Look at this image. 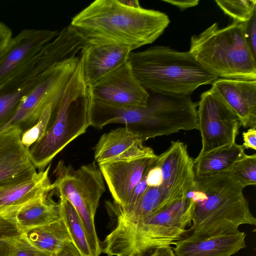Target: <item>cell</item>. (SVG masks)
Listing matches in <instances>:
<instances>
[{"instance_id":"6da1fadb","label":"cell","mask_w":256,"mask_h":256,"mask_svg":"<svg viewBox=\"0 0 256 256\" xmlns=\"http://www.w3.org/2000/svg\"><path fill=\"white\" fill-rule=\"evenodd\" d=\"M170 23L161 12L134 8L122 0H96L70 22L88 44H113L132 51L156 40Z\"/></svg>"},{"instance_id":"7a4b0ae2","label":"cell","mask_w":256,"mask_h":256,"mask_svg":"<svg viewBox=\"0 0 256 256\" xmlns=\"http://www.w3.org/2000/svg\"><path fill=\"white\" fill-rule=\"evenodd\" d=\"M244 188L228 172L196 177L187 194L194 202L192 236H209L240 232V225L256 226V220L243 194Z\"/></svg>"},{"instance_id":"3957f363","label":"cell","mask_w":256,"mask_h":256,"mask_svg":"<svg viewBox=\"0 0 256 256\" xmlns=\"http://www.w3.org/2000/svg\"><path fill=\"white\" fill-rule=\"evenodd\" d=\"M194 202L187 196L134 223L116 222L102 242L108 256H146L154 249L170 246L191 226Z\"/></svg>"},{"instance_id":"277c9868","label":"cell","mask_w":256,"mask_h":256,"mask_svg":"<svg viewBox=\"0 0 256 256\" xmlns=\"http://www.w3.org/2000/svg\"><path fill=\"white\" fill-rule=\"evenodd\" d=\"M128 60L142 86L152 92L190 96L199 86L212 84L218 78L189 51L178 52L165 46L132 52Z\"/></svg>"},{"instance_id":"5b68a950","label":"cell","mask_w":256,"mask_h":256,"mask_svg":"<svg viewBox=\"0 0 256 256\" xmlns=\"http://www.w3.org/2000/svg\"><path fill=\"white\" fill-rule=\"evenodd\" d=\"M80 59L60 99L53 106L50 121L42 136L28 149L36 168L43 170L68 144L90 126L92 101Z\"/></svg>"},{"instance_id":"8992f818","label":"cell","mask_w":256,"mask_h":256,"mask_svg":"<svg viewBox=\"0 0 256 256\" xmlns=\"http://www.w3.org/2000/svg\"><path fill=\"white\" fill-rule=\"evenodd\" d=\"M244 23L233 20L222 28L214 23L191 37L189 52L218 78L256 80V58L246 42Z\"/></svg>"},{"instance_id":"52a82bcc","label":"cell","mask_w":256,"mask_h":256,"mask_svg":"<svg viewBox=\"0 0 256 256\" xmlns=\"http://www.w3.org/2000/svg\"><path fill=\"white\" fill-rule=\"evenodd\" d=\"M54 174L53 190L74 207L83 224L92 256H100L102 246L96 232L94 217L105 185L99 168L93 162L74 170L60 160Z\"/></svg>"},{"instance_id":"ba28073f","label":"cell","mask_w":256,"mask_h":256,"mask_svg":"<svg viewBox=\"0 0 256 256\" xmlns=\"http://www.w3.org/2000/svg\"><path fill=\"white\" fill-rule=\"evenodd\" d=\"M80 59V54L72 56L44 71L24 98L12 118L2 128L18 127L23 132L32 127L43 112L62 97Z\"/></svg>"},{"instance_id":"9c48e42d","label":"cell","mask_w":256,"mask_h":256,"mask_svg":"<svg viewBox=\"0 0 256 256\" xmlns=\"http://www.w3.org/2000/svg\"><path fill=\"white\" fill-rule=\"evenodd\" d=\"M198 106L202 146L198 154L236 142L240 120L216 92L210 88L202 93Z\"/></svg>"},{"instance_id":"30bf717a","label":"cell","mask_w":256,"mask_h":256,"mask_svg":"<svg viewBox=\"0 0 256 256\" xmlns=\"http://www.w3.org/2000/svg\"><path fill=\"white\" fill-rule=\"evenodd\" d=\"M90 88L92 98L119 107H144L150 97L128 60Z\"/></svg>"},{"instance_id":"8fae6325","label":"cell","mask_w":256,"mask_h":256,"mask_svg":"<svg viewBox=\"0 0 256 256\" xmlns=\"http://www.w3.org/2000/svg\"><path fill=\"white\" fill-rule=\"evenodd\" d=\"M158 161L161 168L163 192L172 202L186 197L195 184L194 159L189 155L186 145L172 141L169 148Z\"/></svg>"},{"instance_id":"7c38bea8","label":"cell","mask_w":256,"mask_h":256,"mask_svg":"<svg viewBox=\"0 0 256 256\" xmlns=\"http://www.w3.org/2000/svg\"><path fill=\"white\" fill-rule=\"evenodd\" d=\"M18 127L0 130V188L24 182L36 172Z\"/></svg>"},{"instance_id":"4fadbf2b","label":"cell","mask_w":256,"mask_h":256,"mask_svg":"<svg viewBox=\"0 0 256 256\" xmlns=\"http://www.w3.org/2000/svg\"><path fill=\"white\" fill-rule=\"evenodd\" d=\"M56 30L25 28L0 53V86L18 72L58 34Z\"/></svg>"},{"instance_id":"5bb4252c","label":"cell","mask_w":256,"mask_h":256,"mask_svg":"<svg viewBox=\"0 0 256 256\" xmlns=\"http://www.w3.org/2000/svg\"><path fill=\"white\" fill-rule=\"evenodd\" d=\"M144 156L98 164L114 202L124 207L135 186L157 158Z\"/></svg>"},{"instance_id":"9a60e30c","label":"cell","mask_w":256,"mask_h":256,"mask_svg":"<svg viewBox=\"0 0 256 256\" xmlns=\"http://www.w3.org/2000/svg\"><path fill=\"white\" fill-rule=\"evenodd\" d=\"M142 138L126 126L104 134L94 147L98 164L116 160L156 156L153 150L144 145Z\"/></svg>"},{"instance_id":"2e32d148","label":"cell","mask_w":256,"mask_h":256,"mask_svg":"<svg viewBox=\"0 0 256 256\" xmlns=\"http://www.w3.org/2000/svg\"><path fill=\"white\" fill-rule=\"evenodd\" d=\"M211 89L239 118L245 128L256 127V80L218 78Z\"/></svg>"},{"instance_id":"e0dca14e","label":"cell","mask_w":256,"mask_h":256,"mask_svg":"<svg viewBox=\"0 0 256 256\" xmlns=\"http://www.w3.org/2000/svg\"><path fill=\"white\" fill-rule=\"evenodd\" d=\"M132 50L113 44H86L80 52L84 81L92 86L128 60Z\"/></svg>"},{"instance_id":"ac0fdd59","label":"cell","mask_w":256,"mask_h":256,"mask_svg":"<svg viewBox=\"0 0 256 256\" xmlns=\"http://www.w3.org/2000/svg\"><path fill=\"white\" fill-rule=\"evenodd\" d=\"M50 168V164L28 180L0 188V216L10 221L18 210L53 190Z\"/></svg>"},{"instance_id":"d6986e66","label":"cell","mask_w":256,"mask_h":256,"mask_svg":"<svg viewBox=\"0 0 256 256\" xmlns=\"http://www.w3.org/2000/svg\"><path fill=\"white\" fill-rule=\"evenodd\" d=\"M246 234L239 232L209 236H183L173 243L176 256H230L246 247Z\"/></svg>"},{"instance_id":"ffe728a7","label":"cell","mask_w":256,"mask_h":256,"mask_svg":"<svg viewBox=\"0 0 256 256\" xmlns=\"http://www.w3.org/2000/svg\"><path fill=\"white\" fill-rule=\"evenodd\" d=\"M54 190L18 210L10 218L18 230L26 232L60 219L58 203L52 198Z\"/></svg>"},{"instance_id":"44dd1931","label":"cell","mask_w":256,"mask_h":256,"mask_svg":"<svg viewBox=\"0 0 256 256\" xmlns=\"http://www.w3.org/2000/svg\"><path fill=\"white\" fill-rule=\"evenodd\" d=\"M242 145L236 142L198 154L194 160L196 177L228 172L247 154Z\"/></svg>"},{"instance_id":"7402d4cb","label":"cell","mask_w":256,"mask_h":256,"mask_svg":"<svg viewBox=\"0 0 256 256\" xmlns=\"http://www.w3.org/2000/svg\"><path fill=\"white\" fill-rule=\"evenodd\" d=\"M25 233L29 240L36 247L54 254L58 250L62 242L71 240L65 224L61 219L30 230Z\"/></svg>"},{"instance_id":"603a6c76","label":"cell","mask_w":256,"mask_h":256,"mask_svg":"<svg viewBox=\"0 0 256 256\" xmlns=\"http://www.w3.org/2000/svg\"><path fill=\"white\" fill-rule=\"evenodd\" d=\"M58 203L60 219L80 256H92L83 224L75 208L66 199L62 196H60Z\"/></svg>"},{"instance_id":"cb8c5ba5","label":"cell","mask_w":256,"mask_h":256,"mask_svg":"<svg viewBox=\"0 0 256 256\" xmlns=\"http://www.w3.org/2000/svg\"><path fill=\"white\" fill-rule=\"evenodd\" d=\"M217 5L234 20L246 22L256 12V0H216Z\"/></svg>"},{"instance_id":"d4e9b609","label":"cell","mask_w":256,"mask_h":256,"mask_svg":"<svg viewBox=\"0 0 256 256\" xmlns=\"http://www.w3.org/2000/svg\"><path fill=\"white\" fill-rule=\"evenodd\" d=\"M228 172L244 187L256 184V154L248 155Z\"/></svg>"},{"instance_id":"484cf974","label":"cell","mask_w":256,"mask_h":256,"mask_svg":"<svg viewBox=\"0 0 256 256\" xmlns=\"http://www.w3.org/2000/svg\"><path fill=\"white\" fill-rule=\"evenodd\" d=\"M55 104L48 106L43 112L36 122L22 133V143L28 149L36 143L45 132L50 121L52 107Z\"/></svg>"},{"instance_id":"4316f807","label":"cell","mask_w":256,"mask_h":256,"mask_svg":"<svg viewBox=\"0 0 256 256\" xmlns=\"http://www.w3.org/2000/svg\"><path fill=\"white\" fill-rule=\"evenodd\" d=\"M22 233L15 224L0 216V256H8L14 242Z\"/></svg>"},{"instance_id":"83f0119b","label":"cell","mask_w":256,"mask_h":256,"mask_svg":"<svg viewBox=\"0 0 256 256\" xmlns=\"http://www.w3.org/2000/svg\"><path fill=\"white\" fill-rule=\"evenodd\" d=\"M8 256H54V254L36 247L23 232L15 240Z\"/></svg>"},{"instance_id":"f1b7e54d","label":"cell","mask_w":256,"mask_h":256,"mask_svg":"<svg viewBox=\"0 0 256 256\" xmlns=\"http://www.w3.org/2000/svg\"><path fill=\"white\" fill-rule=\"evenodd\" d=\"M244 24L246 42L253 56L256 58V12L249 20Z\"/></svg>"},{"instance_id":"f546056e","label":"cell","mask_w":256,"mask_h":256,"mask_svg":"<svg viewBox=\"0 0 256 256\" xmlns=\"http://www.w3.org/2000/svg\"><path fill=\"white\" fill-rule=\"evenodd\" d=\"M54 256H80V254L70 240H65L61 244Z\"/></svg>"},{"instance_id":"4dcf8cb0","label":"cell","mask_w":256,"mask_h":256,"mask_svg":"<svg viewBox=\"0 0 256 256\" xmlns=\"http://www.w3.org/2000/svg\"><path fill=\"white\" fill-rule=\"evenodd\" d=\"M243 144L246 148L256 150V127L250 128L242 133Z\"/></svg>"},{"instance_id":"1f68e13d","label":"cell","mask_w":256,"mask_h":256,"mask_svg":"<svg viewBox=\"0 0 256 256\" xmlns=\"http://www.w3.org/2000/svg\"><path fill=\"white\" fill-rule=\"evenodd\" d=\"M12 38L11 28L4 22L0 21V53Z\"/></svg>"},{"instance_id":"d6a6232c","label":"cell","mask_w":256,"mask_h":256,"mask_svg":"<svg viewBox=\"0 0 256 256\" xmlns=\"http://www.w3.org/2000/svg\"><path fill=\"white\" fill-rule=\"evenodd\" d=\"M164 2L178 8L181 10L197 6L198 0H162Z\"/></svg>"},{"instance_id":"836d02e7","label":"cell","mask_w":256,"mask_h":256,"mask_svg":"<svg viewBox=\"0 0 256 256\" xmlns=\"http://www.w3.org/2000/svg\"><path fill=\"white\" fill-rule=\"evenodd\" d=\"M146 256H176L172 248L170 246L156 248Z\"/></svg>"}]
</instances>
